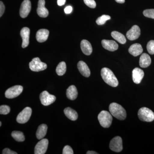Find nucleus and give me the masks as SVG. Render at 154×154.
<instances>
[{"label":"nucleus","instance_id":"1","mask_svg":"<svg viewBox=\"0 0 154 154\" xmlns=\"http://www.w3.org/2000/svg\"><path fill=\"white\" fill-rule=\"evenodd\" d=\"M101 75L102 79L107 85L113 88L118 85L119 82L117 78L110 69L103 68L101 70Z\"/></svg>","mask_w":154,"mask_h":154},{"label":"nucleus","instance_id":"2","mask_svg":"<svg viewBox=\"0 0 154 154\" xmlns=\"http://www.w3.org/2000/svg\"><path fill=\"white\" fill-rule=\"evenodd\" d=\"M111 115L120 120H124L126 117V112L124 108L119 104L112 103L109 107Z\"/></svg>","mask_w":154,"mask_h":154},{"label":"nucleus","instance_id":"3","mask_svg":"<svg viewBox=\"0 0 154 154\" xmlns=\"http://www.w3.org/2000/svg\"><path fill=\"white\" fill-rule=\"evenodd\" d=\"M98 120L101 126L105 128H108L112 124V115L106 110H102L98 116Z\"/></svg>","mask_w":154,"mask_h":154},{"label":"nucleus","instance_id":"4","mask_svg":"<svg viewBox=\"0 0 154 154\" xmlns=\"http://www.w3.org/2000/svg\"><path fill=\"white\" fill-rule=\"evenodd\" d=\"M138 116L141 121L151 122L154 120V113L150 109L146 107H141L138 112Z\"/></svg>","mask_w":154,"mask_h":154},{"label":"nucleus","instance_id":"5","mask_svg":"<svg viewBox=\"0 0 154 154\" xmlns=\"http://www.w3.org/2000/svg\"><path fill=\"white\" fill-rule=\"evenodd\" d=\"M29 67L33 72H39L47 69L46 63L42 62L38 57H35L32 59L29 63Z\"/></svg>","mask_w":154,"mask_h":154},{"label":"nucleus","instance_id":"6","mask_svg":"<svg viewBox=\"0 0 154 154\" xmlns=\"http://www.w3.org/2000/svg\"><path fill=\"white\" fill-rule=\"evenodd\" d=\"M32 114V109L30 107H26L18 114L17 121L20 124H24L28 122Z\"/></svg>","mask_w":154,"mask_h":154},{"label":"nucleus","instance_id":"7","mask_svg":"<svg viewBox=\"0 0 154 154\" xmlns=\"http://www.w3.org/2000/svg\"><path fill=\"white\" fill-rule=\"evenodd\" d=\"M22 86L16 85L9 88L5 93V96L8 99H14L19 96L23 91Z\"/></svg>","mask_w":154,"mask_h":154},{"label":"nucleus","instance_id":"8","mask_svg":"<svg viewBox=\"0 0 154 154\" xmlns=\"http://www.w3.org/2000/svg\"><path fill=\"white\" fill-rule=\"evenodd\" d=\"M109 147L111 150L116 152H121L123 149L122 139L119 136L115 137L110 141Z\"/></svg>","mask_w":154,"mask_h":154},{"label":"nucleus","instance_id":"9","mask_svg":"<svg viewBox=\"0 0 154 154\" xmlns=\"http://www.w3.org/2000/svg\"><path fill=\"white\" fill-rule=\"evenodd\" d=\"M40 101L42 105L44 106H48L55 102L56 98L54 95H51L47 91H43L40 94Z\"/></svg>","mask_w":154,"mask_h":154},{"label":"nucleus","instance_id":"10","mask_svg":"<svg viewBox=\"0 0 154 154\" xmlns=\"http://www.w3.org/2000/svg\"><path fill=\"white\" fill-rule=\"evenodd\" d=\"M48 140L47 139H42L36 144L34 149V154H44L46 152L48 147Z\"/></svg>","mask_w":154,"mask_h":154},{"label":"nucleus","instance_id":"11","mask_svg":"<svg viewBox=\"0 0 154 154\" xmlns=\"http://www.w3.org/2000/svg\"><path fill=\"white\" fill-rule=\"evenodd\" d=\"M31 8V2L30 0H24L21 5L20 9V15L22 18L28 17Z\"/></svg>","mask_w":154,"mask_h":154},{"label":"nucleus","instance_id":"12","mask_svg":"<svg viewBox=\"0 0 154 154\" xmlns=\"http://www.w3.org/2000/svg\"><path fill=\"white\" fill-rule=\"evenodd\" d=\"M140 29L137 25H135L126 33V36L130 40H134L139 37Z\"/></svg>","mask_w":154,"mask_h":154},{"label":"nucleus","instance_id":"13","mask_svg":"<svg viewBox=\"0 0 154 154\" xmlns=\"http://www.w3.org/2000/svg\"><path fill=\"white\" fill-rule=\"evenodd\" d=\"M30 30L27 27L22 28L20 32V35L22 38V47L25 48L29 45Z\"/></svg>","mask_w":154,"mask_h":154},{"label":"nucleus","instance_id":"14","mask_svg":"<svg viewBox=\"0 0 154 154\" xmlns=\"http://www.w3.org/2000/svg\"><path fill=\"white\" fill-rule=\"evenodd\" d=\"M45 0H39L38 3V8L37 9V13L38 16L42 18H46L48 16V10L45 6Z\"/></svg>","mask_w":154,"mask_h":154},{"label":"nucleus","instance_id":"15","mask_svg":"<svg viewBox=\"0 0 154 154\" xmlns=\"http://www.w3.org/2000/svg\"><path fill=\"white\" fill-rule=\"evenodd\" d=\"M144 75L143 70L139 68L134 69L132 71V79L134 82L136 84H140L142 80Z\"/></svg>","mask_w":154,"mask_h":154},{"label":"nucleus","instance_id":"16","mask_svg":"<svg viewBox=\"0 0 154 154\" xmlns=\"http://www.w3.org/2000/svg\"><path fill=\"white\" fill-rule=\"evenodd\" d=\"M102 44L104 48L109 51H114L118 48V45L113 40L103 39L102 40Z\"/></svg>","mask_w":154,"mask_h":154},{"label":"nucleus","instance_id":"17","mask_svg":"<svg viewBox=\"0 0 154 154\" xmlns=\"http://www.w3.org/2000/svg\"><path fill=\"white\" fill-rule=\"evenodd\" d=\"M78 68L81 74L84 76L89 77L91 75V71L88 65L83 61H80L78 63Z\"/></svg>","mask_w":154,"mask_h":154},{"label":"nucleus","instance_id":"18","mask_svg":"<svg viewBox=\"0 0 154 154\" xmlns=\"http://www.w3.org/2000/svg\"><path fill=\"white\" fill-rule=\"evenodd\" d=\"M49 33V31L47 29H40L36 33V40L39 42H45L47 40Z\"/></svg>","mask_w":154,"mask_h":154},{"label":"nucleus","instance_id":"19","mask_svg":"<svg viewBox=\"0 0 154 154\" xmlns=\"http://www.w3.org/2000/svg\"><path fill=\"white\" fill-rule=\"evenodd\" d=\"M143 49L141 45L139 43H135L130 47L128 49V52L131 55L134 57L140 55L142 53Z\"/></svg>","mask_w":154,"mask_h":154},{"label":"nucleus","instance_id":"20","mask_svg":"<svg viewBox=\"0 0 154 154\" xmlns=\"http://www.w3.org/2000/svg\"><path fill=\"white\" fill-rule=\"evenodd\" d=\"M81 48L84 54L87 55H91L93 51L92 45L88 40L84 39L81 43Z\"/></svg>","mask_w":154,"mask_h":154},{"label":"nucleus","instance_id":"21","mask_svg":"<svg viewBox=\"0 0 154 154\" xmlns=\"http://www.w3.org/2000/svg\"><path fill=\"white\" fill-rule=\"evenodd\" d=\"M151 59L148 54L143 53L140 58L139 64L141 67L146 68L150 65Z\"/></svg>","mask_w":154,"mask_h":154},{"label":"nucleus","instance_id":"22","mask_svg":"<svg viewBox=\"0 0 154 154\" xmlns=\"http://www.w3.org/2000/svg\"><path fill=\"white\" fill-rule=\"evenodd\" d=\"M78 91L74 85L69 86L66 90V96L71 100H74L78 96Z\"/></svg>","mask_w":154,"mask_h":154},{"label":"nucleus","instance_id":"23","mask_svg":"<svg viewBox=\"0 0 154 154\" xmlns=\"http://www.w3.org/2000/svg\"><path fill=\"white\" fill-rule=\"evenodd\" d=\"M65 114L67 117L72 121H75L78 118V114L76 111L70 107H67L64 110Z\"/></svg>","mask_w":154,"mask_h":154},{"label":"nucleus","instance_id":"24","mask_svg":"<svg viewBox=\"0 0 154 154\" xmlns=\"http://www.w3.org/2000/svg\"><path fill=\"white\" fill-rule=\"evenodd\" d=\"M48 127L45 124H42L38 127L36 132V136L38 140H41L45 136L47 133Z\"/></svg>","mask_w":154,"mask_h":154},{"label":"nucleus","instance_id":"25","mask_svg":"<svg viewBox=\"0 0 154 154\" xmlns=\"http://www.w3.org/2000/svg\"><path fill=\"white\" fill-rule=\"evenodd\" d=\"M111 36L114 39L122 44H125L126 39L125 36L122 33L118 31H113L111 33Z\"/></svg>","mask_w":154,"mask_h":154},{"label":"nucleus","instance_id":"26","mask_svg":"<svg viewBox=\"0 0 154 154\" xmlns=\"http://www.w3.org/2000/svg\"><path fill=\"white\" fill-rule=\"evenodd\" d=\"M66 70V64L64 62H61L58 65L56 69L57 74L59 76L63 75L65 74Z\"/></svg>","mask_w":154,"mask_h":154},{"label":"nucleus","instance_id":"27","mask_svg":"<svg viewBox=\"0 0 154 154\" xmlns=\"http://www.w3.org/2000/svg\"><path fill=\"white\" fill-rule=\"evenodd\" d=\"M11 136L14 139L18 142H23L25 140V137L23 133L19 131H14Z\"/></svg>","mask_w":154,"mask_h":154},{"label":"nucleus","instance_id":"28","mask_svg":"<svg viewBox=\"0 0 154 154\" xmlns=\"http://www.w3.org/2000/svg\"><path fill=\"white\" fill-rule=\"evenodd\" d=\"M110 17L108 15H103L99 17L96 20V22L97 25H103L106 23V21L110 20Z\"/></svg>","mask_w":154,"mask_h":154},{"label":"nucleus","instance_id":"29","mask_svg":"<svg viewBox=\"0 0 154 154\" xmlns=\"http://www.w3.org/2000/svg\"><path fill=\"white\" fill-rule=\"evenodd\" d=\"M11 108L9 106L6 105H1L0 106V114L7 115L10 113Z\"/></svg>","mask_w":154,"mask_h":154},{"label":"nucleus","instance_id":"30","mask_svg":"<svg viewBox=\"0 0 154 154\" xmlns=\"http://www.w3.org/2000/svg\"><path fill=\"white\" fill-rule=\"evenodd\" d=\"M144 16L147 18L154 19V9H147L143 11Z\"/></svg>","mask_w":154,"mask_h":154},{"label":"nucleus","instance_id":"31","mask_svg":"<svg viewBox=\"0 0 154 154\" xmlns=\"http://www.w3.org/2000/svg\"><path fill=\"white\" fill-rule=\"evenodd\" d=\"M147 50L150 54H154V40L149 41L147 45Z\"/></svg>","mask_w":154,"mask_h":154},{"label":"nucleus","instance_id":"32","mask_svg":"<svg viewBox=\"0 0 154 154\" xmlns=\"http://www.w3.org/2000/svg\"><path fill=\"white\" fill-rule=\"evenodd\" d=\"M86 5L91 8H95L96 7V3L94 0H84Z\"/></svg>","mask_w":154,"mask_h":154},{"label":"nucleus","instance_id":"33","mask_svg":"<svg viewBox=\"0 0 154 154\" xmlns=\"http://www.w3.org/2000/svg\"><path fill=\"white\" fill-rule=\"evenodd\" d=\"M63 154H73L74 152L70 146H66L64 147L63 150Z\"/></svg>","mask_w":154,"mask_h":154},{"label":"nucleus","instance_id":"34","mask_svg":"<svg viewBox=\"0 0 154 154\" xmlns=\"http://www.w3.org/2000/svg\"><path fill=\"white\" fill-rule=\"evenodd\" d=\"M5 6L2 1L0 2V17H2L5 11Z\"/></svg>","mask_w":154,"mask_h":154},{"label":"nucleus","instance_id":"35","mask_svg":"<svg viewBox=\"0 0 154 154\" xmlns=\"http://www.w3.org/2000/svg\"><path fill=\"white\" fill-rule=\"evenodd\" d=\"M3 154H17L16 152L13 151L8 148L4 149L2 152Z\"/></svg>","mask_w":154,"mask_h":154},{"label":"nucleus","instance_id":"36","mask_svg":"<svg viewBox=\"0 0 154 154\" xmlns=\"http://www.w3.org/2000/svg\"><path fill=\"white\" fill-rule=\"evenodd\" d=\"M72 11V8L71 6H67L64 9V12L65 14H70Z\"/></svg>","mask_w":154,"mask_h":154},{"label":"nucleus","instance_id":"37","mask_svg":"<svg viewBox=\"0 0 154 154\" xmlns=\"http://www.w3.org/2000/svg\"><path fill=\"white\" fill-rule=\"evenodd\" d=\"M66 2V0H57L58 5L60 6L63 5L65 4Z\"/></svg>","mask_w":154,"mask_h":154},{"label":"nucleus","instance_id":"38","mask_svg":"<svg viewBox=\"0 0 154 154\" xmlns=\"http://www.w3.org/2000/svg\"><path fill=\"white\" fill-rule=\"evenodd\" d=\"M87 154H97L98 153L96 152L92 151H89L87 152Z\"/></svg>","mask_w":154,"mask_h":154},{"label":"nucleus","instance_id":"39","mask_svg":"<svg viewBox=\"0 0 154 154\" xmlns=\"http://www.w3.org/2000/svg\"><path fill=\"white\" fill-rule=\"evenodd\" d=\"M116 2L120 3V4H123L125 2V0H115Z\"/></svg>","mask_w":154,"mask_h":154},{"label":"nucleus","instance_id":"40","mask_svg":"<svg viewBox=\"0 0 154 154\" xmlns=\"http://www.w3.org/2000/svg\"><path fill=\"white\" fill-rule=\"evenodd\" d=\"M2 126V122H0V126Z\"/></svg>","mask_w":154,"mask_h":154}]
</instances>
